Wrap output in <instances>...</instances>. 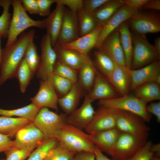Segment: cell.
<instances>
[{
	"label": "cell",
	"instance_id": "obj_1",
	"mask_svg": "<svg viewBox=\"0 0 160 160\" xmlns=\"http://www.w3.org/2000/svg\"><path fill=\"white\" fill-rule=\"evenodd\" d=\"M34 29L24 32L10 46L2 49L0 62V86L15 77L17 69L24 57L29 43L33 40Z\"/></svg>",
	"mask_w": 160,
	"mask_h": 160
},
{
	"label": "cell",
	"instance_id": "obj_2",
	"mask_svg": "<svg viewBox=\"0 0 160 160\" xmlns=\"http://www.w3.org/2000/svg\"><path fill=\"white\" fill-rule=\"evenodd\" d=\"M57 138L60 146L70 151L95 153L96 146L89 135L67 123L62 128Z\"/></svg>",
	"mask_w": 160,
	"mask_h": 160
},
{
	"label": "cell",
	"instance_id": "obj_3",
	"mask_svg": "<svg viewBox=\"0 0 160 160\" xmlns=\"http://www.w3.org/2000/svg\"><path fill=\"white\" fill-rule=\"evenodd\" d=\"M13 12L5 47L14 43L18 36L26 29L32 27L45 28L44 20H35L30 17L23 9L20 0H12Z\"/></svg>",
	"mask_w": 160,
	"mask_h": 160
},
{
	"label": "cell",
	"instance_id": "obj_4",
	"mask_svg": "<svg viewBox=\"0 0 160 160\" xmlns=\"http://www.w3.org/2000/svg\"><path fill=\"white\" fill-rule=\"evenodd\" d=\"M130 31L133 45L131 69H138L160 60V55L145 35Z\"/></svg>",
	"mask_w": 160,
	"mask_h": 160
},
{
	"label": "cell",
	"instance_id": "obj_5",
	"mask_svg": "<svg viewBox=\"0 0 160 160\" xmlns=\"http://www.w3.org/2000/svg\"><path fill=\"white\" fill-rule=\"evenodd\" d=\"M67 115L59 114L46 107L40 108L33 121L41 132L44 140L57 138L63 125L67 123Z\"/></svg>",
	"mask_w": 160,
	"mask_h": 160
},
{
	"label": "cell",
	"instance_id": "obj_6",
	"mask_svg": "<svg viewBox=\"0 0 160 160\" xmlns=\"http://www.w3.org/2000/svg\"><path fill=\"white\" fill-rule=\"evenodd\" d=\"M99 106L123 110L133 113L145 122H149L151 117L145 109L147 103L134 95L128 94L118 97L98 100Z\"/></svg>",
	"mask_w": 160,
	"mask_h": 160
},
{
	"label": "cell",
	"instance_id": "obj_7",
	"mask_svg": "<svg viewBox=\"0 0 160 160\" xmlns=\"http://www.w3.org/2000/svg\"><path fill=\"white\" fill-rule=\"evenodd\" d=\"M126 21L131 31L140 34L160 31V16L156 11L137 10Z\"/></svg>",
	"mask_w": 160,
	"mask_h": 160
},
{
	"label": "cell",
	"instance_id": "obj_8",
	"mask_svg": "<svg viewBox=\"0 0 160 160\" xmlns=\"http://www.w3.org/2000/svg\"><path fill=\"white\" fill-rule=\"evenodd\" d=\"M147 138L120 132L114 148L113 159L128 160L144 145Z\"/></svg>",
	"mask_w": 160,
	"mask_h": 160
},
{
	"label": "cell",
	"instance_id": "obj_9",
	"mask_svg": "<svg viewBox=\"0 0 160 160\" xmlns=\"http://www.w3.org/2000/svg\"><path fill=\"white\" fill-rule=\"evenodd\" d=\"M117 110L116 128L120 132L148 137L150 128L141 118L129 111Z\"/></svg>",
	"mask_w": 160,
	"mask_h": 160
},
{
	"label": "cell",
	"instance_id": "obj_10",
	"mask_svg": "<svg viewBox=\"0 0 160 160\" xmlns=\"http://www.w3.org/2000/svg\"><path fill=\"white\" fill-rule=\"evenodd\" d=\"M15 136L13 146L31 152H32L44 140L43 134L33 121H30L20 129Z\"/></svg>",
	"mask_w": 160,
	"mask_h": 160
},
{
	"label": "cell",
	"instance_id": "obj_11",
	"mask_svg": "<svg viewBox=\"0 0 160 160\" xmlns=\"http://www.w3.org/2000/svg\"><path fill=\"white\" fill-rule=\"evenodd\" d=\"M41 48L40 61L36 73V76L40 80H47L54 73V67L57 59L49 34L46 33L42 37Z\"/></svg>",
	"mask_w": 160,
	"mask_h": 160
},
{
	"label": "cell",
	"instance_id": "obj_12",
	"mask_svg": "<svg viewBox=\"0 0 160 160\" xmlns=\"http://www.w3.org/2000/svg\"><path fill=\"white\" fill-rule=\"evenodd\" d=\"M117 110L99 106L92 120L84 129L86 133L90 134L116 128Z\"/></svg>",
	"mask_w": 160,
	"mask_h": 160
},
{
	"label": "cell",
	"instance_id": "obj_13",
	"mask_svg": "<svg viewBox=\"0 0 160 160\" xmlns=\"http://www.w3.org/2000/svg\"><path fill=\"white\" fill-rule=\"evenodd\" d=\"M132 81L130 90H134L144 83L155 81L160 84V61L156 60L142 68L129 69Z\"/></svg>",
	"mask_w": 160,
	"mask_h": 160
},
{
	"label": "cell",
	"instance_id": "obj_14",
	"mask_svg": "<svg viewBox=\"0 0 160 160\" xmlns=\"http://www.w3.org/2000/svg\"><path fill=\"white\" fill-rule=\"evenodd\" d=\"M79 37L76 13L65 8L62 26L56 43L62 46L75 40Z\"/></svg>",
	"mask_w": 160,
	"mask_h": 160
},
{
	"label": "cell",
	"instance_id": "obj_15",
	"mask_svg": "<svg viewBox=\"0 0 160 160\" xmlns=\"http://www.w3.org/2000/svg\"><path fill=\"white\" fill-rule=\"evenodd\" d=\"M39 82L37 93L31 98L32 103L40 109L46 107L57 111L59 97L51 82L49 80H40Z\"/></svg>",
	"mask_w": 160,
	"mask_h": 160
},
{
	"label": "cell",
	"instance_id": "obj_16",
	"mask_svg": "<svg viewBox=\"0 0 160 160\" xmlns=\"http://www.w3.org/2000/svg\"><path fill=\"white\" fill-rule=\"evenodd\" d=\"M136 11L125 4L120 8L103 26L95 47L98 49L107 36L127 20Z\"/></svg>",
	"mask_w": 160,
	"mask_h": 160
},
{
	"label": "cell",
	"instance_id": "obj_17",
	"mask_svg": "<svg viewBox=\"0 0 160 160\" xmlns=\"http://www.w3.org/2000/svg\"><path fill=\"white\" fill-rule=\"evenodd\" d=\"M92 102L87 95L81 106L67 116V123L84 129L92 120L95 113Z\"/></svg>",
	"mask_w": 160,
	"mask_h": 160
},
{
	"label": "cell",
	"instance_id": "obj_18",
	"mask_svg": "<svg viewBox=\"0 0 160 160\" xmlns=\"http://www.w3.org/2000/svg\"><path fill=\"white\" fill-rule=\"evenodd\" d=\"M98 49L108 55L117 64L125 66L124 54L117 28L107 36Z\"/></svg>",
	"mask_w": 160,
	"mask_h": 160
},
{
	"label": "cell",
	"instance_id": "obj_19",
	"mask_svg": "<svg viewBox=\"0 0 160 160\" xmlns=\"http://www.w3.org/2000/svg\"><path fill=\"white\" fill-rule=\"evenodd\" d=\"M120 132L116 128L89 134L93 143L102 152L112 156L116 141Z\"/></svg>",
	"mask_w": 160,
	"mask_h": 160
},
{
	"label": "cell",
	"instance_id": "obj_20",
	"mask_svg": "<svg viewBox=\"0 0 160 160\" xmlns=\"http://www.w3.org/2000/svg\"><path fill=\"white\" fill-rule=\"evenodd\" d=\"M87 95L93 102L96 100L110 99L120 97L112 84L98 71L92 88Z\"/></svg>",
	"mask_w": 160,
	"mask_h": 160
},
{
	"label": "cell",
	"instance_id": "obj_21",
	"mask_svg": "<svg viewBox=\"0 0 160 160\" xmlns=\"http://www.w3.org/2000/svg\"><path fill=\"white\" fill-rule=\"evenodd\" d=\"M131 81L129 69L125 66L119 65L115 62V68L109 82L120 96L128 94L130 90Z\"/></svg>",
	"mask_w": 160,
	"mask_h": 160
},
{
	"label": "cell",
	"instance_id": "obj_22",
	"mask_svg": "<svg viewBox=\"0 0 160 160\" xmlns=\"http://www.w3.org/2000/svg\"><path fill=\"white\" fill-rule=\"evenodd\" d=\"M65 8L63 5L56 3L55 9L44 20L47 33L50 36L52 47L56 43L60 33Z\"/></svg>",
	"mask_w": 160,
	"mask_h": 160
},
{
	"label": "cell",
	"instance_id": "obj_23",
	"mask_svg": "<svg viewBox=\"0 0 160 160\" xmlns=\"http://www.w3.org/2000/svg\"><path fill=\"white\" fill-rule=\"evenodd\" d=\"M53 47L57 60L77 71L79 70L88 56L74 49L65 48L57 43Z\"/></svg>",
	"mask_w": 160,
	"mask_h": 160
},
{
	"label": "cell",
	"instance_id": "obj_24",
	"mask_svg": "<svg viewBox=\"0 0 160 160\" xmlns=\"http://www.w3.org/2000/svg\"><path fill=\"white\" fill-rule=\"evenodd\" d=\"M103 26L98 25L96 28L91 33L61 46L74 49L83 55H88L89 52L95 47Z\"/></svg>",
	"mask_w": 160,
	"mask_h": 160
},
{
	"label": "cell",
	"instance_id": "obj_25",
	"mask_svg": "<svg viewBox=\"0 0 160 160\" xmlns=\"http://www.w3.org/2000/svg\"><path fill=\"white\" fill-rule=\"evenodd\" d=\"M84 90L78 81L73 84L69 91L59 98L58 104L66 115H69L77 108Z\"/></svg>",
	"mask_w": 160,
	"mask_h": 160
},
{
	"label": "cell",
	"instance_id": "obj_26",
	"mask_svg": "<svg viewBox=\"0 0 160 160\" xmlns=\"http://www.w3.org/2000/svg\"><path fill=\"white\" fill-rule=\"evenodd\" d=\"M120 42L125 57V66L131 69L133 52V45L130 30L126 21L117 28Z\"/></svg>",
	"mask_w": 160,
	"mask_h": 160
},
{
	"label": "cell",
	"instance_id": "obj_27",
	"mask_svg": "<svg viewBox=\"0 0 160 160\" xmlns=\"http://www.w3.org/2000/svg\"><path fill=\"white\" fill-rule=\"evenodd\" d=\"M79 71L78 81L83 90L89 93L92 88L97 71L89 56Z\"/></svg>",
	"mask_w": 160,
	"mask_h": 160
},
{
	"label": "cell",
	"instance_id": "obj_28",
	"mask_svg": "<svg viewBox=\"0 0 160 160\" xmlns=\"http://www.w3.org/2000/svg\"><path fill=\"white\" fill-rule=\"evenodd\" d=\"M124 5L122 0H110L92 14L98 25H103Z\"/></svg>",
	"mask_w": 160,
	"mask_h": 160
},
{
	"label": "cell",
	"instance_id": "obj_29",
	"mask_svg": "<svg viewBox=\"0 0 160 160\" xmlns=\"http://www.w3.org/2000/svg\"><path fill=\"white\" fill-rule=\"evenodd\" d=\"M133 90L135 96L147 103L160 99V84L156 82L144 83Z\"/></svg>",
	"mask_w": 160,
	"mask_h": 160
},
{
	"label": "cell",
	"instance_id": "obj_30",
	"mask_svg": "<svg viewBox=\"0 0 160 160\" xmlns=\"http://www.w3.org/2000/svg\"><path fill=\"white\" fill-rule=\"evenodd\" d=\"M30 121L22 118L0 116V133L10 137L15 136L17 131Z\"/></svg>",
	"mask_w": 160,
	"mask_h": 160
},
{
	"label": "cell",
	"instance_id": "obj_31",
	"mask_svg": "<svg viewBox=\"0 0 160 160\" xmlns=\"http://www.w3.org/2000/svg\"><path fill=\"white\" fill-rule=\"evenodd\" d=\"M94 64L109 81L115 66V62L108 55L100 50L94 53Z\"/></svg>",
	"mask_w": 160,
	"mask_h": 160
},
{
	"label": "cell",
	"instance_id": "obj_32",
	"mask_svg": "<svg viewBox=\"0 0 160 160\" xmlns=\"http://www.w3.org/2000/svg\"><path fill=\"white\" fill-rule=\"evenodd\" d=\"M76 15L80 37L91 33L97 27L98 25L92 14L83 8L77 12Z\"/></svg>",
	"mask_w": 160,
	"mask_h": 160
},
{
	"label": "cell",
	"instance_id": "obj_33",
	"mask_svg": "<svg viewBox=\"0 0 160 160\" xmlns=\"http://www.w3.org/2000/svg\"><path fill=\"white\" fill-rule=\"evenodd\" d=\"M39 110L31 103L26 106L15 109L5 110L0 108V115L11 117L17 116L33 121Z\"/></svg>",
	"mask_w": 160,
	"mask_h": 160
},
{
	"label": "cell",
	"instance_id": "obj_34",
	"mask_svg": "<svg viewBox=\"0 0 160 160\" xmlns=\"http://www.w3.org/2000/svg\"><path fill=\"white\" fill-rule=\"evenodd\" d=\"M33 75L26 61L23 58L17 69L15 75L19 81L20 89L22 93L25 92Z\"/></svg>",
	"mask_w": 160,
	"mask_h": 160
},
{
	"label": "cell",
	"instance_id": "obj_35",
	"mask_svg": "<svg viewBox=\"0 0 160 160\" xmlns=\"http://www.w3.org/2000/svg\"><path fill=\"white\" fill-rule=\"evenodd\" d=\"M11 3V0H0V7L3 9L2 13L0 16V36L1 38H6L8 37L12 19L9 12Z\"/></svg>",
	"mask_w": 160,
	"mask_h": 160
},
{
	"label": "cell",
	"instance_id": "obj_36",
	"mask_svg": "<svg viewBox=\"0 0 160 160\" xmlns=\"http://www.w3.org/2000/svg\"><path fill=\"white\" fill-rule=\"evenodd\" d=\"M23 58L34 75L36 72L39 68L40 57L38 55L36 46L33 40L31 41L28 45Z\"/></svg>",
	"mask_w": 160,
	"mask_h": 160
},
{
	"label": "cell",
	"instance_id": "obj_37",
	"mask_svg": "<svg viewBox=\"0 0 160 160\" xmlns=\"http://www.w3.org/2000/svg\"><path fill=\"white\" fill-rule=\"evenodd\" d=\"M47 80L51 82L59 98L63 97L67 93L73 84L70 80L54 73Z\"/></svg>",
	"mask_w": 160,
	"mask_h": 160
},
{
	"label": "cell",
	"instance_id": "obj_38",
	"mask_svg": "<svg viewBox=\"0 0 160 160\" xmlns=\"http://www.w3.org/2000/svg\"><path fill=\"white\" fill-rule=\"evenodd\" d=\"M58 143L56 138L43 141L31 153L27 160H43L48 152Z\"/></svg>",
	"mask_w": 160,
	"mask_h": 160
},
{
	"label": "cell",
	"instance_id": "obj_39",
	"mask_svg": "<svg viewBox=\"0 0 160 160\" xmlns=\"http://www.w3.org/2000/svg\"><path fill=\"white\" fill-rule=\"evenodd\" d=\"M76 153L62 147L58 143L48 152L43 160H71Z\"/></svg>",
	"mask_w": 160,
	"mask_h": 160
},
{
	"label": "cell",
	"instance_id": "obj_40",
	"mask_svg": "<svg viewBox=\"0 0 160 160\" xmlns=\"http://www.w3.org/2000/svg\"><path fill=\"white\" fill-rule=\"evenodd\" d=\"M54 73L70 80L73 84L78 81L77 71L57 60L54 67Z\"/></svg>",
	"mask_w": 160,
	"mask_h": 160
},
{
	"label": "cell",
	"instance_id": "obj_41",
	"mask_svg": "<svg viewBox=\"0 0 160 160\" xmlns=\"http://www.w3.org/2000/svg\"><path fill=\"white\" fill-rule=\"evenodd\" d=\"M152 145L151 141H147L143 146L128 160H151L154 154L151 150Z\"/></svg>",
	"mask_w": 160,
	"mask_h": 160
},
{
	"label": "cell",
	"instance_id": "obj_42",
	"mask_svg": "<svg viewBox=\"0 0 160 160\" xmlns=\"http://www.w3.org/2000/svg\"><path fill=\"white\" fill-rule=\"evenodd\" d=\"M4 152L6 157L4 160H25L32 152L13 146Z\"/></svg>",
	"mask_w": 160,
	"mask_h": 160
},
{
	"label": "cell",
	"instance_id": "obj_43",
	"mask_svg": "<svg viewBox=\"0 0 160 160\" xmlns=\"http://www.w3.org/2000/svg\"><path fill=\"white\" fill-rule=\"evenodd\" d=\"M110 0H83V9L92 14L95 11Z\"/></svg>",
	"mask_w": 160,
	"mask_h": 160
},
{
	"label": "cell",
	"instance_id": "obj_44",
	"mask_svg": "<svg viewBox=\"0 0 160 160\" xmlns=\"http://www.w3.org/2000/svg\"><path fill=\"white\" fill-rule=\"evenodd\" d=\"M83 0H55V3L66 6L72 12L76 13L83 8Z\"/></svg>",
	"mask_w": 160,
	"mask_h": 160
},
{
	"label": "cell",
	"instance_id": "obj_45",
	"mask_svg": "<svg viewBox=\"0 0 160 160\" xmlns=\"http://www.w3.org/2000/svg\"><path fill=\"white\" fill-rule=\"evenodd\" d=\"M39 7V14L40 16H48L50 13L52 5L55 0H37Z\"/></svg>",
	"mask_w": 160,
	"mask_h": 160
},
{
	"label": "cell",
	"instance_id": "obj_46",
	"mask_svg": "<svg viewBox=\"0 0 160 160\" xmlns=\"http://www.w3.org/2000/svg\"><path fill=\"white\" fill-rule=\"evenodd\" d=\"M22 6L26 11L31 14H38L39 7L37 0H21Z\"/></svg>",
	"mask_w": 160,
	"mask_h": 160
},
{
	"label": "cell",
	"instance_id": "obj_47",
	"mask_svg": "<svg viewBox=\"0 0 160 160\" xmlns=\"http://www.w3.org/2000/svg\"><path fill=\"white\" fill-rule=\"evenodd\" d=\"M14 146L13 141L8 136L0 133V153L10 149Z\"/></svg>",
	"mask_w": 160,
	"mask_h": 160
},
{
	"label": "cell",
	"instance_id": "obj_48",
	"mask_svg": "<svg viewBox=\"0 0 160 160\" xmlns=\"http://www.w3.org/2000/svg\"><path fill=\"white\" fill-rule=\"evenodd\" d=\"M146 111L154 115L156 118L157 121L160 122V102L151 103L146 105L145 108Z\"/></svg>",
	"mask_w": 160,
	"mask_h": 160
},
{
	"label": "cell",
	"instance_id": "obj_49",
	"mask_svg": "<svg viewBox=\"0 0 160 160\" xmlns=\"http://www.w3.org/2000/svg\"><path fill=\"white\" fill-rule=\"evenodd\" d=\"M148 0H122L124 4L135 10H142Z\"/></svg>",
	"mask_w": 160,
	"mask_h": 160
},
{
	"label": "cell",
	"instance_id": "obj_50",
	"mask_svg": "<svg viewBox=\"0 0 160 160\" xmlns=\"http://www.w3.org/2000/svg\"><path fill=\"white\" fill-rule=\"evenodd\" d=\"M71 160H95V153L87 151L77 153Z\"/></svg>",
	"mask_w": 160,
	"mask_h": 160
},
{
	"label": "cell",
	"instance_id": "obj_51",
	"mask_svg": "<svg viewBox=\"0 0 160 160\" xmlns=\"http://www.w3.org/2000/svg\"><path fill=\"white\" fill-rule=\"evenodd\" d=\"M142 10L159 11L160 0H148L143 7Z\"/></svg>",
	"mask_w": 160,
	"mask_h": 160
},
{
	"label": "cell",
	"instance_id": "obj_52",
	"mask_svg": "<svg viewBox=\"0 0 160 160\" xmlns=\"http://www.w3.org/2000/svg\"><path fill=\"white\" fill-rule=\"evenodd\" d=\"M95 160H115L111 159L105 156L96 146L95 152Z\"/></svg>",
	"mask_w": 160,
	"mask_h": 160
},
{
	"label": "cell",
	"instance_id": "obj_53",
	"mask_svg": "<svg viewBox=\"0 0 160 160\" xmlns=\"http://www.w3.org/2000/svg\"><path fill=\"white\" fill-rule=\"evenodd\" d=\"M151 150L152 152L156 154L157 157H159L160 156V144L159 143L156 144L152 145Z\"/></svg>",
	"mask_w": 160,
	"mask_h": 160
},
{
	"label": "cell",
	"instance_id": "obj_54",
	"mask_svg": "<svg viewBox=\"0 0 160 160\" xmlns=\"http://www.w3.org/2000/svg\"><path fill=\"white\" fill-rule=\"evenodd\" d=\"M154 46L159 54L160 55V37L155 38L154 40Z\"/></svg>",
	"mask_w": 160,
	"mask_h": 160
},
{
	"label": "cell",
	"instance_id": "obj_55",
	"mask_svg": "<svg viewBox=\"0 0 160 160\" xmlns=\"http://www.w3.org/2000/svg\"><path fill=\"white\" fill-rule=\"evenodd\" d=\"M1 37L0 36V62L1 60V54H2V49L1 48Z\"/></svg>",
	"mask_w": 160,
	"mask_h": 160
},
{
	"label": "cell",
	"instance_id": "obj_56",
	"mask_svg": "<svg viewBox=\"0 0 160 160\" xmlns=\"http://www.w3.org/2000/svg\"><path fill=\"white\" fill-rule=\"evenodd\" d=\"M151 160H160V159L159 157H153Z\"/></svg>",
	"mask_w": 160,
	"mask_h": 160
},
{
	"label": "cell",
	"instance_id": "obj_57",
	"mask_svg": "<svg viewBox=\"0 0 160 160\" xmlns=\"http://www.w3.org/2000/svg\"><path fill=\"white\" fill-rule=\"evenodd\" d=\"M4 160V159H2L1 160Z\"/></svg>",
	"mask_w": 160,
	"mask_h": 160
}]
</instances>
